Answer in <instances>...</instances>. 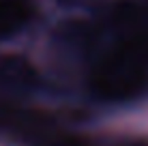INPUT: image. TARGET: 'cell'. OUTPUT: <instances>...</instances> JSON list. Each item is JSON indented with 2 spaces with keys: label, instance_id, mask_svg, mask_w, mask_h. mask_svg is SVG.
Wrapping results in <instances>:
<instances>
[{
  "label": "cell",
  "instance_id": "cell-1",
  "mask_svg": "<svg viewBox=\"0 0 148 146\" xmlns=\"http://www.w3.org/2000/svg\"><path fill=\"white\" fill-rule=\"evenodd\" d=\"M144 86L146 69L137 47H127L110 54L92 73V90L101 99L110 101L137 97Z\"/></svg>",
  "mask_w": 148,
  "mask_h": 146
},
{
  "label": "cell",
  "instance_id": "cell-2",
  "mask_svg": "<svg viewBox=\"0 0 148 146\" xmlns=\"http://www.w3.org/2000/svg\"><path fill=\"white\" fill-rule=\"evenodd\" d=\"M34 7L30 0H0V37H13L30 24Z\"/></svg>",
  "mask_w": 148,
  "mask_h": 146
},
{
  "label": "cell",
  "instance_id": "cell-3",
  "mask_svg": "<svg viewBox=\"0 0 148 146\" xmlns=\"http://www.w3.org/2000/svg\"><path fill=\"white\" fill-rule=\"evenodd\" d=\"M60 2H79V0H60Z\"/></svg>",
  "mask_w": 148,
  "mask_h": 146
}]
</instances>
